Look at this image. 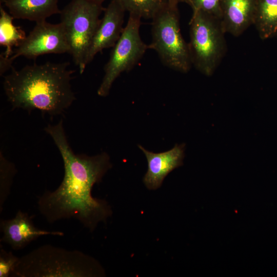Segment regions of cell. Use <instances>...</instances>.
Wrapping results in <instances>:
<instances>
[{"label": "cell", "mask_w": 277, "mask_h": 277, "mask_svg": "<svg viewBox=\"0 0 277 277\" xmlns=\"http://www.w3.org/2000/svg\"><path fill=\"white\" fill-rule=\"evenodd\" d=\"M45 131L61 153L64 175L56 189L46 190L38 197V210L50 223L74 219L92 232L100 222H106L112 214L108 203L93 197L91 193L94 185L100 183L112 167L109 156L106 152L94 156L74 153L62 120L56 125L48 124Z\"/></svg>", "instance_id": "1"}, {"label": "cell", "mask_w": 277, "mask_h": 277, "mask_svg": "<svg viewBox=\"0 0 277 277\" xmlns=\"http://www.w3.org/2000/svg\"><path fill=\"white\" fill-rule=\"evenodd\" d=\"M69 64L34 63L18 70L12 67L4 77L3 88L13 108L29 112L38 110L51 116L63 113L76 99L71 84L74 71Z\"/></svg>", "instance_id": "2"}, {"label": "cell", "mask_w": 277, "mask_h": 277, "mask_svg": "<svg viewBox=\"0 0 277 277\" xmlns=\"http://www.w3.org/2000/svg\"><path fill=\"white\" fill-rule=\"evenodd\" d=\"M101 264L83 252L44 245L19 258L12 277H98L105 276Z\"/></svg>", "instance_id": "3"}, {"label": "cell", "mask_w": 277, "mask_h": 277, "mask_svg": "<svg viewBox=\"0 0 277 277\" xmlns=\"http://www.w3.org/2000/svg\"><path fill=\"white\" fill-rule=\"evenodd\" d=\"M102 3L92 0H71L60 13L69 54L82 74L86 59L104 10Z\"/></svg>", "instance_id": "4"}, {"label": "cell", "mask_w": 277, "mask_h": 277, "mask_svg": "<svg viewBox=\"0 0 277 277\" xmlns=\"http://www.w3.org/2000/svg\"><path fill=\"white\" fill-rule=\"evenodd\" d=\"M177 5L168 0L165 7L151 19V41L148 48L156 52L166 67L187 73L192 64L188 44L181 32Z\"/></svg>", "instance_id": "5"}, {"label": "cell", "mask_w": 277, "mask_h": 277, "mask_svg": "<svg viewBox=\"0 0 277 277\" xmlns=\"http://www.w3.org/2000/svg\"><path fill=\"white\" fill-rule=\"evenodd\" d=\"M189 26L191 64L202 74L211 76L227 49L221 21L202 11H193Z\"/></svg>", "instance_id": "6"}, {"label": "cell", "mask_w": 277, "mask_h": 277, "mask_svg": "<svg viewBox=\"0 0 277 277\" xmlns=\"http://www.w3.org/2000/svg\"><path fill=\"white\" fill-rule=\"evenodd\" d=\"M141 21L138 17L129 15L127 24L104 67L105 74L97 90L98 95L106 96L116 78L132 69L149 49L140 35Z\"/></svg>", "instance_id": "7"}, {"label": "cell", "mask_w": 277, "mask_h": 277, "mask_svg": "<svg viewBox=\"0 0 277 277\" xmlns=\"http://www.w3.org/2000/svg\"><path fill=\"white\" fill-rule=\"evenodd\" d=\"M69 51L61 24L45 21L36 23L10 58L12 62L19 56L35 59L46 54L69 53Z\"/></svg>", "instance_id": "8"}, {"label": "cell", "mask_w": 277, "mask_h": 277, "mask_svg": "<svg viewBox=\"0 0 277 277\" xmlns=\"http://www.w3.org/2000/svg\"><path fill=\"white\" fill-rule=\"evenodd\" d=\"M125 11L115 0H110L93 37L86 59L87 66L98 52L113 48L120 38L124 28Z\"/></svg>", "instance_id": "9"}, {"label": "cell", "mask_w": 277, "mask_h": 277, "mask_svg": "<svg viewBox=\"0 0 277 277\" xmlns=\"http://www.w3.org/2000/svg\"><path fill=\"white\" fill-rule=\"evenodd\" d=\"M0 227L3 232L1 242L9 245L16 251L24 249L41 236H63L64 234L61 231H50L37 228L34 225L32 217L21 210H18L12 219H1Z\"/></svg>", "instance_id": "10"}, {"label": "cell", "mask_w": 277, "mask_h": 277, "mask_svg": "<svg viewBox=\"0 0 277 277\" xmlns=\"http://www.w3.org/2000/svg\"><path fill=\"white\" fill-rule=\"evenodd\" d=\"M138 147L147 158L148 170L143 178V182L150 190L160 188L165 177L183 164L184 144H176L172 149L158 153L150 152L140 145Z\"/></svg>", "instance_id": "11"}, {"label": "cell", "mask_w": 277, "mask_h": 277, "mask_svg": "<svg viewBox=\"0 0 277 277\" xmlns=\"http://www.w3.org/2000/svg\"><path fill=\"white\" fill-rule=\"evenodd\" d=\"M256 0H222L221 23L225 33L241 35L253 24Z\"/></svg>", "instance_id": "12"}, {"label": "cell", "mask_w": 277, "mask_h": 277, "mask_svg": "<svg viewBox=\"0 0 277 277\" xmlns=\"http://www.w3.org/2000/svg\"><path fill=\"white\" fill-rule=\"evenodd\" d=\"M14 19H26L35 23L46 21L60 14L58 0H1Z\"/></svg>", "instance_id": "13"}, {"label": "cell", "mask_w": 277, "mask_h": 277, "mask_svg": "<svg viewBox=\"0 0 277 277\" xmlns=\"http://www.w3.org/2000/svg\"><path fill=\"white\" fill-rule=\"evenodd\" d=\"M253 25L262 40L277 36V0H256Z\"/></svg>", "instance_id": "14"}, {"label": "cell", "mask_w": 277, "mask_h": 277, "mask_svg": "<svg viewBox=\"0 0 277 277\" xmlns=\"http://www.w3.org/2000/svg\"><path fill=\"white\" fill-rule=\"evenodd\" d=\"M14 18L0 6V45L5 47L3 55L10 57L13 53V47H17L26 38L25 31L13 24Z\"/></svg>", "instance_id": "15"}, {"label": "cell", "mask_w": 277, "mask_h": 277, "mask_svg": "<svg viewBox=\"0 0 277 277\" xmlns=\"http://www.w3.org/2000/svg\"><path fill=\"white\" fill-rule=\"evenodd\" d=\"M129 15L152 19L166 5L168 0H115Z\"/></svg>", "instance_id": "16"}, {"label": "cell", "mask_w": 277, "mask_h": 277, "mask_svg": "<svg viewBox=\"0 0 277 277\" xmlns=\"http://www.w3.org/2000/svg\"><path fill=\"white\" fill-rule=\"evenodd\" d=\"M0 177V213L3 210L5 201L8 199L16 170L13 164L1 155Z\"/></svg>", "instance_id": "17"}, {"label": "cell", "mask_w": 277, "mask_h": 277, "mask_svg": "<svg viewBox=\"0 0 277 277\" xmlns=\"http://www.w3.org/2000/svg\"><path fill=\"white\" fill-rule=\"evenodd\" d=\"M222 0H191L192 11H200L221 21Z\"/></svg>", "instance_id": "18"}, {"label": "cell", "mask_w": 277, "mask_h": 277, "mask_svg": "<svg viewBox=\"0 0 277 277\" xmlns=\"http://www.w3.org/2000/svg\"><path fill=\"white\" fill-rule=\"evenodd\" d=\"M19 258L12 251H6L1 245L0 247V277L10 276Z\"/></svg>", "instance_id": "19"}, {"label": "cell", "mask_w": 277, "mask_h": 277, "mask_svg": "<svg viewBox=\"0 0 277 277\" xmlns=\"http://www.w3.org/2000/svg\"><path fill=\"white\" fill-rule=\"evenodd\" d=\"M12 62L10 57H6L1 54L0 56V73L1 75H3L6 71L12 68Z\"/></svg>", "instance_id": "20"}, {"label": "cell", "mask_w": 277, "mask_h": 277, "mask_svg": "<svg viewBox=\"0 0 277 277\" xmlns=\"http://www.w3.org/2000/svg\"><path fill=\"white\" fill-rule=\"evenodd\" d=\"M174 1L177 3H186L188 5H189L190 6L191 5V0H170Z\"/></svg>", "instance_id": "21"}, {"label": "cell", "mask_w": 277, "mask_h": 277, "mask_svg": "<svg viewBox=\"0 0 277 277\" xmlns=\"http://www.w3.org/2000/svg\"><path fill=\"white\" fill-rule=\"evenodd\" d=\"M92 1H96L97 2L101 3L103 4V3L104 2L105 0H92Z\"/></svg>", "instance_id": "22"}]
</instances>
